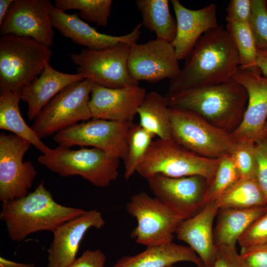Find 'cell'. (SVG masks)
I'll return each instance as SVG.
<instances>
[{
	"mask_svg": "<svg viewBox=\"0 0 267 267\" xmlns=\"http://www.w3.org/2000/svg\"><path fill=\"white\" fill-rule=\"evenodd\" d=\"M239 66L230 34L219 26L201 36L178 75L170 80L167 93L225 82L232 79Z\"/></svg>",
	"mask_w": 267,
	"mask_h": 267,
	"instance_id": "obj_1",
	"label": "cell"
},
{
	"mask_svg": "<svg viewBox=\"0 0 267 267\" xmlns=\"http://www.w3.org/2000/svg\"><path fill=\"white\" fill-rule=\"evenodd\" d=\"M170 108L191 111L212 125L232 133L241 124L247 107L246 89L233 80L166 95Z\"/></svg>",
	"mask_w": 267,
	"mask_h": 267,
	"instance_id": "obj_2",
	"label": "cell"
},
{
	"mask_svg": "<svg viewBox=\"0 0 267 267\" xmlns=\"http://www.w3.org/2000/svg\"><path fill=\"white\" fill-rule=\"evenodd\" d=\"M85 211L56 202L42 181L27 196L2 203L0 219L5 224L10 239L20 242L36 232H53L59 225Z\"/></svg>",
	"mask_w": 267,
	"mask_h": 267,
	"instance_id": "obj_3",
	"label": "cell"
},
{
	"mask_svg": "<svg viewBox=\"0 0 267 267\" xmlns=\"http://www.w3.org/2000/svg\"><path fill=\"white\" fill-rule=\"evenodd\" d=\"M50 47L34 40L13 35L0 38V94L19 93L49 63Z\"/></svg>",
	"mask_w": 267,
	"mask_h": 267,
	"instance_id": "obj_4",
	"label": "cell"
},
{
	"mask_svg": "<svg viewBox=\"0 0 267 267\" xmlns=\"http://www.w3.org/2000/svg\"><path fill=\"white\" fill-rule=\"evenodd\" d=\"M219 159L201 156L173 140H153L136 173L146 179L157 175L170 178L199 176L208 184L212 180Z\"/></svg>",
	"mask_w": 267,
	"mask_h": 267,
	"instance_id": "obj_5",
	"label": "cell"
},
{
	"mask_svg": "<svg viewBox=\"0 0 267 267\" xmlns=\"http://www.w3.org/2000/svg\"><path fill=\"white\" fill-rule=\"evenodd\" d=\"M38 161L62 177L79 176L97 187L108 186L119 176L120 159L95 148L72 150L59 145Z\"/></svg>",
	"mask_w": 267,
	"mask_h": 267,
	"instance_id": "obj_6",
	"label": "cell"
},
{
	"mask_svg": "<svg viewBox=\"0 0 267 267\" xmlns=\"http://www.w3.org/2000/svg\"><path fill=\"white\" fill-rule=\"evenodd\" d=\"M172 139L201 156L219 159L230 154L231 134L188 110L169 108Z\"/></svg>",
	"mask_w": 267,
	"mask_h": 267,
	"instance_id": "obj_7",
	"label": "cell"
},
{
	"mask_svg": "<svg viewBox=\"0 0 267 267\" xmlns=\"http://www.w3.org/2000/svg\"><path fill=\"white\" fill-rule=\"evenodd\" d=\"M93 82L88 79L72 84L54 96L34 120L31 127L41 139L92 116L89 103Z\"/></svg>",
	"mask_w": 267,
	"mask_h": 267,
	"instance_id": "obj_8",
	"label": "cell"
},
{
	"mask_svg": "<svg viewBox=\"0 0 267 267\" xmlns=\"http://www.w3.org/2000/svg\"><path fill=\"white\" fill-rule=\"evenodd\" d=\"M126 210L137 222L131 237L146 247L173 242L178 225L184 220L159 199L144 192L130 198Z\"/></svg>",
	"mask_w": 267,
	"mask_h": 267,
	"instance_id": "obj_9",
	"label": "cell"
},
{
	"mask_svg": "<svg viewBox=\"0 0 267 267\" xmlns=\"http://www.w3.org/2000/svg\"><path fill=\"white\" fill-rule=\"evenodd\" d=\"M131 44L125 43L102 50L85 48L71 59L83 78L109 88L139 86L130 74L128 61Z\"/></svg>",
	"mask_w": 267,
	"mask_h": 267,
	"instance_id": "obj_10",
	"label": "cell"
},
{
	"mask_svg": "<svg viewBox=\"0 0 267 267\" xmlns=\"http://www.w3.org/2000/svg\"><path fill=\"white\" fill-rule=\"evenodd\" d=\"M133 122H119L93 119L76 124L56 133L54 141L59 145L92 146L113 158L124 160L127 140Z\"/></svg>",
	"mask_w": 267,
	"mask_h": 267,
	"instance_id": "obj_11",
	"label": "cell"
},
{
	"mask_svg": "<svg viewBox=\"0 0 267 267\" xmlns=\"http://www.w3.org/2000/svg\"><path fill=\"white\" fill-rule=\"evenodd\" d=\"M31 144L13 134H0V201L27 196L37 172L32 162L23 161Z\"/></svg>",
	"mask_w": 267,
	"mask_h": 267,
	"instance_id": "obj_12",
	"label": "cell"
},
{
	"mask_svg": "<svg viewBox=\"0 0 267 267\" xmlns=\"http://www.w3.org/2000/svg\"><path fill=\"white\" fill-rule=\"evenodd\" d=\"M54 8L48 0H14L0 25V34L29 38L50 47L54 41Z\"/></svg>",
	"mask_w": 267,
	"mask_h": 267,
	"instance_id": "obj_13",
	"label": "cell"
},
{
	"mask_svg": "<svg viewBox=\"0 0 267 267\" xmlns=\"http://www.w3.org/2000/svg\"><path fill=\"white\" fill-rule=\"evenodd\" d=\"M128 67L134 80L150 83L173 79L181 71L171 43L157 39L131 45Z\"/></svg>",
	"mask_w": 267,
	"mask_h": 267,
	"instance_id": "obj_14",
	"label": "cell"
},
{
	"mask_svg": "<svg viewBox=\"0 0 267 267\" xmlns=\"http://www.w3.org/2000/svg\"><path fill=\"white\" fill-rule=\"evenodd\" d=\"M146 180L154 197L184 220L195 216L205 206L208 182L203 177L170 178L157 175Z\"/></svg>",
	"mask_w": 267,
	"mask_h": 267,
	"instance_id": "obj_15",
	"label": "cell"
},
{
	"mask_svg": "<svg viewBox=\"0 0 267 267\" xmlns=\"http://www.w3.org/2000/svg\"><path fill=\"white\" fill-rule=\"evenodd\" d=\"M232 80L241 85L248 95L242 121L232 133L234 142H256L264 136L267 121V78L250 70L237 69Z\"/></svg>",
	"mask_w": 267,
	"mask_h": 267,
	"instance_id": "obj_16",
	"label": "cell"
},
{
	"mask_svg": "<svg viewBox=\"0 0 267 267\" xmlns=\"http://www.w3.org/2000/svg\"><path fill=\"white\" fill-rule=\"evenodd\" d=\"M146 94L139 86L113 89L93 83L89 103L92 118L133 122Z\"/></svg>",
	"mask_w": 267,
	"mask_h": 267,
	"instance_id": "obj_17",
	"label": "cell"
},
{
	"mask_svg": "<svg viewBox=\"0 0 267 267\" xmlns=\"http://www.w3.org/2000/svg\"><path fill=\"white\" fill-rule=\"evenodd\" d=\"M105 224L101 212L85 211L81 215L59 225L52 233L48 249L47 267H67L77 259L80 244L91 228L100 229Z\"/></svg>",
	"mask_w": 267,
	"mask_h": 267,
	"instance_id": "obj_18",
	"label": "cell"
},
{
	"mask_svg": "<svg viewBox=\"0 0 267 267\" xmlns=\"http://www.w3.org/2000/svg\"><path fill=\"white\" fill-rule=\"evenodd\" d=\"M51 16L53 27L62 35L77 44L92 50L107 49L122 43L131 45L136 43L142 26L140 23L128 34L112 36L98 32L82 20L77 13L68 14L54 7Z\"/></svg>",
	"mask_w": 267,
	"mask_h": 267,
	"instance_id": "obj_19",
	"label": "cell"
},
{
	"mask_svg": "<svg viewBox=\"0 0 267 267\" xmlns=\"http://www.w3.org/2000/svg\"><path fill=\"white\" fill-rule=\"evenodd\" d=\"M171 3L177 22L176 35L171 44L179 60L186 58L203 35L219 26L217 7L211 3L199 9H190L178 0Z\"/></svg>",
	"mask_w": 267,
	"mask_h": 267,
	"instance_id": "obj_20",
	"label": "cell"
},
{
	"mask_svg": "<svg viewBox=\"0 0 267 267\" xmlns=\"http://www.w3.org/2000/svg\"><path fill=\"white\" fill-rule=\"evenodd\" d=\"M219 207L216 201L209 202L195 216L181 221L176 235L188 245L201 259L204 267H212L217 254L214 220Z\"/></svg>",
	"mask_w": 267,
	"mask_h": 267,
	"instance_id": "obj_21",
	"label": "cell"
},
{
	"mask_svg": "<svg viewBox=\"0 0 267 267\" xmlns=\"http://www.w3.org/2000/svg\"><path fill=\"white\" fill-rule=\"evenodd\" d=\"M79 74H68L54 69L49 63L41 75L19 93L28 104V118L33 120L44 107L68 86L83 80Z\"/></svg>",
	"mask_w": 267,
	"mask_h": 267,
	"instance_id": "obj_22",
	"label": "cell"
},
{
	"mask_svg": "<svg viewBox=\"0 0 267 267\" xmlns=\"http://www.w3.org/2000/svg\"><path fill=\"white\" fill-rule=\"evenodd\" d=\"M181 262H191L198 267L203 266L191 248L172 242L147 247L134 256H123L111 267H168Z\"/></svg>",
	"mask_w": 267,
	"mask_h": 267,
	"instance_id": "obj_23",
	"label": "cell"
},
{
	"mask_svg": "<svg viewBox=\"0 0 267 267\" xmlns=\"http://www.w3.org/2000/svg\"><path fill=\"white\" fill-rule=\"evenodd\" d=\"M267 213V206L219 209L214 230L216 247H235L247 229Z\"/></svg>",
	"mask_w": 267,
	"mask_h": 267,
	"instance_id": "obj_24",
	"label": "cell"
},
{
	"mask_svg": "<svg viewBox=\"0 0 267 267\" xmlns=\"http://www.w3.org/2000/svg\"><path fill=\"white\" fill-rule=\"evenodd\" d=\"M0 94V129L27 141L42 154L47 153L50 148L27 125L21 115L19 93L7 92Z\"/></svg>",
	"mask_w": 267,
	"mask_h": 267,
	"instance_id": "obj_25",
	"label": "cell"
},
{
	"mask_svg": "<svg viewBox=\"0 0 267 267\" xmlns=\"http://www.w3.org/2000/svg\"><path fill=\"white\" fill-rule=\"evenodd\" d=\"M169 108L166 96L155 91L147 93L137 110L139 125L160 139H171Z\"/></svg>",
	"mask_w": 267,
	"mask_h": 267,
	"instance_id": "obj_26",
	"label": "cell"
},
{
	"mask_svg": "<svg viewBox=\"0 0 267 267\" xmlns=\"http://www.w3.org/2000/svg\"><path fill=\"white\" fill-rule=\"evenodd\" d=\"M168 0H137L135 3L141 13L142 24L155 33L156 39L171 43L177 32V22L172 15Z\"/></svg>",
	"mask_w": 267,
	"mask_h": 267,
	"instance_id": "obj_27",
	"label": "cell"
},
{
	"mask_svg": "<svg viewBox=\"0 0 267 267\" xmlns=\"http://www.w3.org/2000/svg\"><path fill=\"white\" fill-rule=\"evenodd\" d=\"M215 201L219 209L267 206V198L256 179H239Z\"/></svg>",
	"mask_w": 267,
	"mask_h": 267,
	"instance_id": "obj_28",
	"label": "cell"
},
{
	"mask_svg": "<svg viewBox=\"0 0 267 267\" xmlns=\"http://www.w3.org/2000/svg\"><path fill=\"white\" fill-rule=\"evenodd\" d=\"M226 29L238 52L239 68L261 74L257 63L258 49L249 24L227 23Z\"/></svg>",
	"mask_w": 267,
	"mask_h": 267,
	"instance_id": "obj_29",
	"label": "cell"
},
{
	"mask_svg": "<svg viewBox=\"0 0 267 267\" xmlns=\"http://www.w3.org/2000/svg\"><path fill=\"white\" fill-rule=\"evenodd\" d=\"M153 134L133 123L129 130L127 140V153L123 160L125 179H130L135 173L143 159L153 138Z\"/></svg>",
	"mask_w": 267,
	"mask_h": 267,
	"instance_id": "obj_30",
	"label": "cell"
},
{
	"mask_svg": "<svg viewBox=\"0 0 267 267\" xmlns=\"http://www.w3.org/2000/svg\"><path fill=\"white\" fill-rule=\"evenodd\" d=\"M112 3V0H55L54 7L63 11L78 10L84 20L105 27L108 23Z\"/></svg>",
	"mask_w": 267,
	"mask_h": 267,
	"instance_id": "obj_31",
	"label": "cell"
},
{
	"mask_svg": "<svg viewBox=\"0 0 267 267\" xmlns=\"http://www.w3.org/2000/svg\"><path fill=\"white\" fill-rule=\"evenodd\" d=\"M239 179L238 172L230 155H226L219 159L216 173L205 192V205L217 200Z\"/></svg>",
	"mask_w": 267,
	"mask_h": 267,
	"instance_id": "obj_32",
	"label": "cell"
},
{
	"mask_svg": "<svg viewBox=\"0 0 267 267\" xmlns=\"http://www.w3.org/2000/svg\"><path fill=\"white\" fill-rule=\"evenodd\" d=\"M230 155L238 172L240 178L257 179L255 143L235 142Z\"/></svg>",
	"mask_w": 267,
	"mask_h": 267,
	"instance_id": "obj_33",
	"label": "cell"
},
{
	"mask_svg": "<svg viewBox=\"0 0 267 267\" xmlns=\"http://www.w3.org/2000/svg\"><path fill=\"white\" fill-rule=\"evenodd\" d=\"M249 24L257 49L267 48V6L266 0H251Z\"/></svg>",
	"mask_w": 267,
	"mask_h": 267,
	"instance_id": "obj_34",
	"label": "cell"
},
{
	"mask_svg": "<svg viewBox=\"0 0 267 267\" xmlns=\"http://www.w3.org/2000/svg\"><path fill=\"white\" fill-rule=\"evenodd\" d=\"M238 242L241 250L261 247L267 244V213L247 229Z\"/></svg>",
	"mask_w": 267,
	"mask_h": 267,
	"instance_id": "obj_35",
	"label": "cell"
},
{
	"mask_svg": "<svg viewBox=\"0 0 267 267\" xmlns=\"http://www.w3.org/2000/svg\"><path fill=\"white\" fill-rule=\"evenodd\" d=\"M257 180L267 198V135L255 142Z\"/></svg>",
	"mask_w": 267,
	"mask_h": 267,
	"instance_id": "obj_36",
	"label": "cell"
},
{
	"mask_svg": "<svg viewBox=\"0 0 267 267\" xmlns=\"http://www.w3.org/2000/svg\"><path fill=\"white\" fill-rule=\"evenodd\" d=\"M225 21L249 24L251 12V0H231L226 8Z\"/></svg>",
	"mask_w": 267,
	"mask_h": 267,
	"instance_id": "obj_37",
	"label": "cell"
},
{
	"mask_svg": "<svg viewBox=\"0 0 267 267\" xmlns=\"http://www.w3.org/2000/svg\"><path fill=\"white\" fill-rule=\"evenodd\" d=\"M217 254L212 267H248L235 247H217Z\"/></svg>",
	"mask_w": 267,
	"mask_h": 267,
	"instance_id": "obj_38",
	"label": "cell"
},
{
	"mask_svg": "<svg viewBox=\"0 0 267 267\" xmlns=\"http://www.w3.org/2000/svg\"><path fill=\"white\" fill-rule=\"evenodd\" d=\"M106 256L100 249L87 250L67 267H104Z\"/></svg>",
	"mask_w": 267,
	"mask_h": 267,
	"instance_id": "obj_39",
	"label": "cell"
},
{
	"mask_svg": "<svg viewBox=\"0 0 267 267\" xmlns=\"http://www.w3.org/2000/svg\"><path fill=\"white\" fill-rule=\"evenodd\" d=\"M240 254L248 267H267V247L241 250Z\"/></svg>",
	"mask_w": 267,
	"mask_h": 267,
	"instance_id": "obj_40",
	"label": "cell"
},
{
	"mask_svg": "<svg viewBox=\"0 0 267 267\" xmlns=\"http://www.w3.org/2000/svg\"><path fill=\"white\" fill-rule=\"evenodd\" d=\"M257 63L261 73L267 78V48L258 50Z\"/></svg>",
	"mask_w": 267,
	"mask_h": 267,
	"instance_id": "obj_41",
	"label": "cell"
},
{
	"mask_svg": "<svg viewBox=\"0 0 267 267\" xmlns=\"http://www.w3.org/2000/svg\"><path fill=\"white\" fill-rule=\"evenodd\" d=\"M0 267H36V266L33 263L25 264L17 263L0 256Z\"/></svg>",
	"mask_w": 267,
	"mask_h": 267,
	"instance_id": "obj_42",
	"label": "cell"
},
{
	"mask_svg": "<svg viewBox=\"0 0 267 267\" xmlns=\"http://www.w3.org/2000/svg\"><path fill=\"white\" fill-rule=\"evenodd\" d=\"M14 0H0V25L6 17Z\"/></svg>",
	"mask_w": 267,
	"mask_h": 267,
	"instance_id": "obj_43",
	"label": "cell"
},
{
	"mask_svg": "<svg viewBox=\"0 0 267 267\" xmlns=\"http://www.w3.org/2000/svg\"><path fill=\"white\" fill-rule=\"evenodd\" d=\"M267 135V121L265 124L264 128V135Z\"/></svg>",
	"mask_w": 267,
	"mask_h": 267,
	"instance_id": "obj_44",
	"label": "cell"
},
{
	"mask_svg": "<svg viewBox=\"0 0 267 267\" xmlns=\"http://www.w3.org/2000/svg\"><path fill=\"white\" fill-rule=\"evenodd\" d=\"M174 267V266L173 265V266H169V267Z\"/></svg>",
	"mask_w": 267,
	"mask_h": 267,
	"instance_id": "obj_45",
	"label": "cell"
},
{
	"mask_svg": "<svg viewBox=\"0 0 267 267\" xmlns=\"http://www.w3.org/2000/svg\"><path fill=\"white\" fill-rule=\"evenodd\" d=\"M265 246V247H267V244L266 245H265V246ZM262 247V246H261Z\"/></svg>",
	"mask_w": 267,
	"mask_h": 267,
	"instance_id": "obj_46",
	"label": "cell"
},
{
	"mask_svg": "<svg viewBox=\"0 0 267 267\" xmlns=\"http://www.w3.org/2000/svg\"><path fill=\"white\" fill-rule=\"evenodd\" d=\"M266 4H267V0H266Z\"/></svg>",
	"mask_w": 267,
	"mask_h": 267,
	"instance_id": "obj_47",
	"label": "cell"
},
{
	"mask_svg": "<svg viewBox=\"0 0 267 267\" xmlns=\"http://www.w3.org/2000/svg\"><path fill=\"white\" fill-rule=\"evenodd\" d=\"M200 267H204V266H201Z\"/></svg>",
	"mask_w": 267,
	"mask_h": 267,
	"instance_id": "obj_48",
	"label": "cell"
}]
</instances>
